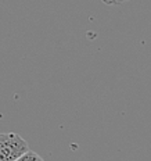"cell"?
<instances>
[{"label":"cell","instance_id":"1","mask_svg":"<svg viewBox=\"0 0 151 161\" xmlns=\"http://www.w3.org/2000/svg\"><path fill=\"white\" fill-rule=\"evenodd\" d=\"M28 150L26 140L18 133H0V161H14Z\"/></svg>","mask_w":151,"mask_h":161},{"label":"cell","instance_id":"3","mask_svg":"<svg viewBox=\"0 0 151 161\" xmlns=\"http://www.w3.org/2000/svg\"><path fill=\"white\" fill-rule=\"evenodd\" d=\"M105 6H118V4H122L125 2H129V0H101Z\"/></svg>","mask_w":151,"mask_h":161},{"label":"cell","instance_id":"2","mask_svg":"<svg viewBox=\"0 0 151 161\" xmlns=\"http://www.w3.org/2000/svg\"><path fill=\"white\" fill-rule=\"evenodd\" d=\"M14 161H46L43 157H40L38 153L35 152H31V150H28V152H25L22 156H19L17 160Z\"/></svg>","mask_w":151,"mask_h":161}]
</instances>
